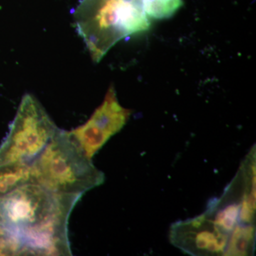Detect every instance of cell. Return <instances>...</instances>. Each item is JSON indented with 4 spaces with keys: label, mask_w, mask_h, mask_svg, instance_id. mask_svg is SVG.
Wrapping results in <instances>:
<instances>
[{
    "label": "cell",
    "mask_w": 256,
    "mask_h": 256,
    "mask_svg": "<svg viewBox=\"0 0 256 256\" xmlns=\"http://www.w3.org/2000/svg\"><path fill=\"white\" fill-rule=\"evenodd\" d=\"M82 196L25 184L0 197V226L18 240L24 256H72L69 218Z\"/></svg>",
    "instance_id": "1"
},
{
    "label": "cell",
    "mask_w": 256,
    "mask_h": 256,
    "mask_svg": "<svg viewBox=\"0 0 256 256\" xmlns=\"http://www.w3.org/2000/svg\"><path fill=\"white\" fill-rule=\"evenodd\" d=\"M74 14L76 31L96 63L120 41L150 26L142 0H80Z\"/></svg>",
    "instance_id": "2"
},
{
    "label": "cell",
    "mask_w": 256,
    "mask_h": 256,
    "mask_svg": "<svg viewBox=\"0 0 256 256\" xmlns=\"http://www.w3.org/2000/svg\"><path fill=\"white\" fill-rule=\"evenodd\" d=\"M30 164L32 182L57 193L84 195L105 181L70 133L60 129Z\"/></svg>",
    "instance_id": "3"
},
{
    "label": "cell",
    "mask_w": 256,
    "mask_h": 256,
    "mask_svg": "<svg viewBox=\"0 0 256 256\" xmlns=\"http://www.w3.org/2000/svg\"><path fill=\"white\" fill-rule=\"evenodd\" d=\"M58 130L40 101L32 94H25L8 136L0 146V166L31 164Z\"/></svg>",
    "instance_id": "4"
},
{
    "label": "cell",
    "mask_w": 256,
    "mask_h": 256,
    "mask_svg": "<svg viewBox=\"0 0 256 256\" xmlns=\"http://www.w3.org/2000/svg\"><path fill=\"white\" fill-rule=\"evenodd\" d=\"M132 111L120 104L114 86L86 124L70 131V136L88 158H92L127 124Z\"/></svg>",
    "instance_id": "5"
},
{
    "label": "cell",
    "mask_w": 256,
    "mask_h": 256,
    "mask_svg": "<svg viewBox=\"0 0 256 256\" xmlns=\"http://www.w3.org/2000/svg\"><path fill=\"white\" fill-rule=\"evenodd\" d=\"M229 237L206 210L194 218L175 222L170 230L171 244L190 256H224Z\"/></svg>",
    "instance_id": "6"
},
{
    "label": "cell",
    "mask_w": 256,
    "mask_h": 256,
    "mask_svg": "<svg viewBox=\"0 0 256 256\" xmlns=\"http://www.w3.org/2000/svg\"><path fill=\"white\" fill-rule=\"evenodd\" d=\"M255 224H237L229 237L224 256H252L255 249Z\"/></svg>",
    "instance_id": "7"
},
{
    "label": "cell",
    "mask_w": 256,
    "mask_h": 256,
    "mask_svg": "<svg viewBox=\"0 0 256 256\" xmlns=\"http://www.w3.org/2000/svg\"><path fill=\"white\" fill-rule=\"evenodd\" d=\"M30 182H32L31 164L16 163L0 166V197Z\"/></svg>",
    "instance_id": "8"
},
{
    "label": "cell",
    "mask_w": 256,
    "mask_h": 256,
    "mask_svg": "<svg viewBox=\"0 0 256 256\" xmlns=\"http://www.w3.org/2000/svg\"><path fill=\"white\" fill-rule=\"evenodd\" d=\"M148 18L164 20L173 16L181 8L182 0H142Z\"/></svg>",
    "instance_id": "9"
},
{
    "label": "cell",
    "mask_w": 256,
    "mask_h": 256,
    "mask_svg": "<svg viewBox=\"0 0 256 256\" xmlns=\"http://www.w3.org/2000/svg\"><path fill=\"white\" fill-rule=\"evenodd\" d=\"M0 256H24L20 242L2 226H0Z\"/></svg>",
    "instance_id": "10"
}]
</instances>
